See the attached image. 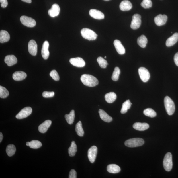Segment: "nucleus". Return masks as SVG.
I'll use <instances>...</instances> for the list:
<instances>
[{
	"mask_svg": "<svg viewBox=\"0 0 178 178\" xmlns=\"http://www.w3.org/2000/svg\"><path fill=\"white\" fill-rule=\"evenodd\" d=\"M81 80L83 85L89 87H95L99 83L97 79L89 74L83 75L81 77Z\"/></svg>",
	"mask_w": 178,
	"mask_h": 178,
	"instance_id": "obj_1",
	"label": "nucleus"
},
{
	"mask_svg": "<svg viewBox=\"0 0 178 178\" xmlns=\"http://www.w3.org/2000/svg\"><path fill=\"white\" fill-rule=\"evenodd\" d=\"M164 104L167 113L169 115H172L174 113L175 107L174 102L169 96L164 98Z\"/></svg>",
	"mask_w": 178,
	"mask_h": 178,
	"instance_id": "obj_2",
	"label": "nucleus"
},
{
	"mask_svg": "<svg viewBox=\"0 0 178 178\" xmlns=\"http://www.w3.org/2000/svg\"><path fill=\"white\" fill-rule=\"evenodd\" d=\"M144 143V140L140 138H131L126 140L125 145L129 148H135L142 146Z\"/></svg>",
	"mask_w": 178,
	"mask_h": 178,
	"instance_id": "obj_3",
	"label": "nucleus"
},
{
	"mask_svg": "<svg viewBox=\"0 0 178 178\" xmlns=\"http://www.w3.org/2000/svg\"><path fill=\"white\" fill-rule=\"evenodd\" d=\"M81 33L83 38L90 41L95 40L97 36V35L93 31L87 28H83Z\"/></svg>",
	"mask_w": 178,
	"mask_h": 178,
	"instance_id": "obj_4",
	"label": "nucleus"
},
{
	"mask_svg": "<svg viewBox=\"0 0 178 178\" xmlns=\"http://www.w3.org/2000/svg\"><path fill=\"white\" fill-rule=\"evenodd\" d=\"M163 166L165 170L167 171H170L173 167L172 155L170 152L165 155L163 161Z\"/></svg>",
	"mask_w": 178,
	"mask_h": 178,
	"instance_id": "obj_5",
	"label": "nucleus"
},
{
	"mask_svg": "<svg viewBox=\"0 0 178 178\" xmlns=\"http://www.w3.org/2000/svg\"><path fill=\"white\" fill-rule=\"evenodd\" d=\"M138 74L141 80L144 82H146L150 78V74L148 70L143 67H141L138 69Z\"/></svg>",
	"mask_w": 178,
	"mask_h": 178,
	"instance_id": "obj_6",
	"label": "nucleus"
},
{
	"mask_svg": "<svg viewBox=\"0 0 178 178\" xmlns=\"http://www.w3.org/2000/svg\"><path fill=\"white\" fill-rule=\"evenodd\" d=\"M20 21L23 25L28 27H34L36 24V21L34 19L25 16L21 17Z\"/></svg>",
	"mask_w": 178,
	"mask_h": 178,
	"instance_id": "obj_7",
	"label": "nucleus"
},
{
	"mask_svg": "<svg viewBox=\"0 0 178 178\" xmlns=\"http://www.w3.org/2000/svg\"><path fill=\"white\" fill-rule=\"evenodd\" d=\"M141 18V17L139 14L133 15L130 26L132 29L136 30L140 28L142 23Z\"/></svg>",
	"mask_w": 178,
	"mask_h": 178,
	"instance_id": "obj_8",
	"label": "nucleus"
},
{
	"mask_svg": "<svg viewBox=\"0 0 178 178\" xmlns=\"http://www.w3.org/2000/svg\"><path fill=\"white\" fill-rule=\"evenodd\" d=\"M32 109L30 107H26L19 112L16 117L18 119H22L27 117L32 114Z\"/></svg>",
	"mask_w": 178,
	"mask_h": 178,
	"instance_id": "obj_9",
	"label": "nucleus"
},
{
	"mask_svg": "<svg viewBox=\"0 0 178 178\" xmlns=\"http://www.w3.org/2000/svg\"><path fill=\"white\" fill-rule=\"evenodd\" d=\"M97 153V148L95 146L91 147L88 151V157L92 163L95 162Z\"/></svg>",
	"mask_w": 178,
	"mask_h": 178,
	"instance_id": "obj_10",
	"label": "nucleus"
},
{
	"mask_svg": "<svg viewBox=\"0 0 178 178\" xmlns=\"http://www.w3.org/2000/svg\"><path fill=\"white\" fill-rule=\"evenodd\" d=\"M69 61L72 65L77 67H84L85 64V61L83 59L80 57L71 58L70 59Z\"/></svg>",
	"mask_w": 178,
	"mask_h": 178,
	"instance_id": "obj_11",
	"label": "nucleus"
},
{
	"mask_svg": "<svg viewBox=\"0 0 178 178\" xmlns=\"http://www.w3.org/2000/svg\"><path fill=\"white\" fill-rule=\"evenodd\" d=\"M28 50L30 54L32 56H36L37 52V46L36 41L30 40L28 44Z\"/></svg>",
	"mask_w": 178,
	"mask_h": 178,
	"instance_id": "obj_12",
	"label": "nucleus"
},
{
	"mask_svg": "<svg viewBox=\"0 0 178 178\" xmlns=\"http://www.w3.org/2000/svg\"><path fill=\"white\" fill-rule=\"evenodd\" d=\"M49 43L48 41H46L44 42L41 50V54L44 59H47L49 56Z\"/></svg>",
	"mask_w": 178,
	"mask_h": 178,
	"instance_id": "obj_13",
	"label": "nucleus"
},
{
	"mask_svg": "<svg viewBox=\"0 0 178 178\" xmlns=\"http://www.w3.org/2000/svg\"><path fill=\"white\" fill-rule=\"evenodd\" d=\"M167 19L168 17L166 15L159 14L155 17L154 21L157 26H161L166 23Z\"/></svg>",
	"mask_w": 178,
	"mask_h": 178,
	"instance_id": "obj_14",
	"label": "nucleus"
},
{
	"mask_svg": "<svg viewBox=\"0 0 178 178\" xmlns=\"http://www.w3.org/2000/svg\"><path fill=\"white\" fill-rule=\"evenodd\" d=\"M90 16L93 18L97 19H102L104 18V15L100 11L94 9L89 11Z\"/></svg>",
	"mask_w": 178,
	"mask_h": 178,
	"instance_id": "obj_15",
	"label": "nucleus"
},
{
	"mask_svg": "<svg viewBox=\"0 0 178 178\" xmlns=\"http://www.w3.org/2000/svg\"><path fill=\"white\" fill-rule=\"evenodd\" d=\"M60 8L56 4L53 5L52 8L48 11V14L50 17H54L58 16L60 13Z\"/></svg>",
	"mask_w": 178,
	"mask_h": 178,
	"instance_id": "obj_16",
	"label": "nucleus"
},
{
	"mask_svg": "<svg viewBox=\"0 0 178 178\" xmlns=\"http://www.w3.org/2000/svg\"><path fill=\"white\" fill-rule=\"evenodd\" d=\"M52 122L50 120L45 121L39 126L38 128L39 131L41 133H46L52 124Z\"/></svg>",
	"mask_w": 178,
	"mask_h": 178,
	"instance_id": "obj_17",
	"label": "nucleus"
},
{
	"mask_svg": "<svg viewBox=\"0 0 178 178\" xmlns=\"http://www.w3.org/2000/svg\"><path fill=\"white\" fill-rule=\"evenodd\" d=\"M114 44L115 46L116 51L119 54L122 55L125 53V48L120 41L118 40H115L114 41Z\"/></svg>",
	"mask_w": 178,
	"mask_h": 178,
	"instance_id": "obj_18",
	"label": "nucleus"
},
{
	"mask_svg": "<svg viewBox=\"0 0 178 178\" xmlns=\"http://www.w3.org/2000/svg\"><path fill=\"white\" fill-rule=\"evenodd\" d=\"M178 41V33H175L173 36L169 37L166 42L167 47H170L174 45Z\"/></svg>",
	"mask_w": 178,
	"mask_h": 178,
	"instance_id": "obj_19",
	"label": "nucleus"
},
{
	"mask_svg": "<svg viewBox=\"0 0 178 178\" xmlns=\"http://www.w3.org/2000/svg\"><path fill=\"white\" fill-rule=\"evenodd\" d=\"M4 61L8 66H11L17 62V60L16 57L13 55L6 56L4 59Z\"/></svg>",
	"mask_w": 178,
	"mask_h": 178,
	"instance_id": "obj_20",
	"label": "nucleus"
},
{
	"mask_svg": "<svg viewBox=\"0 0 178 178\" xmlns=\"http://www.w3.org/2000/svg\"><path fill=\"white\" fill-rule=\"evenodd\" d=\"M149 127V124L146 123L136 122L133 125L134 129L140 131L146 130L148 129Z\"/></svg>",
	"mask_w": 178,
	"mask_h": 178,
	"instance_id": "obj_21",
	"label": "nucleus"
},
{
	"mask_svg": "<svg viewBox=\"0 0 178 178\" xmlns=\"http://www.w3.org/2000/svg\"><path fill=\"white\" fill-rule=\"evenodd\" d=\"M27 76L25 72L17 71L14 73L13 75V78L15 81H21L25 79Z\"/></svg>",
	"mask_w": 178,
	"mask_h": 178,
	"instance_id": "obj_22",
	"label": "nucleus"
},
{
	"mask_svg": "<svg viewBox=\"0 0 178 178\" xmlns=\"http://www.w3.org/2000/svg\"><path fill=\"white\" fill-rule=\"evenodd\" d=\"M132 5L130 1L127 0H125L120 3V9L122 11H128L130 10Z\"/></svg>",
	"mask_w": 178,
	"mask_h": 178,
	"instance_id": "obj_23",
	"label": "nucleus"
},
{
	"mask_svg": "<svg viewBox=\"0 0 178 178\" xmlns=\"http://www.w3.org/2000/svg\"><path fill=\"white\" fill-rule=\"evenodd\" d=\"M10 39V36L6 31L1 30L0 32V42L4 43L7 42Z\"/></svg>",
	"mask_w": 178,
	"mask_h": 178,
	"instance_id": "obj_24",
	"label": "nucleus"
},
{
	"mask_svg": "<svg viewBox=\"0 0 178 178\" xmlns=\"http://www.w3.org/2000/svg\"><path fill=\"white\" fill-rule=\"evenodd\" d=\"M99 114L100 118L104 121L107 122H110L113 120V118L103 110L102 109L99 110Z\"/></svg>",
	"mask_w": 178,
	"mask_h": 178,
	"instance_id": "obj_25",
	"label": "nucleus"
},
{
	"mask_svg": "<svg viewBox=\"0 0 178 178\" xmlns=\"http://www.w3.org/2000/svg\"><path fill=\"white\" fill-rule=\"evenodd\" d=\"M107 170L109 173H116L120 172L121 169L120 167L118 165L112 164L109 165L107 166Z\"/></svg>",
	"mask_w": 178,
	"mask_h": 178,
	"instance_id": "obj_26",
	"label": "nucleus"
},
{
	"mask_svg": "<svg viewBox=\"0 0 178 178\" xmlns=\"http://www.w3.org/2000/svg\"><path fill=\"white\" fill-rule=\"evenodd\" d=\"M105 98L106 102L109 103L114 102L116 98V95L114 92H110L105 94Z\"/></svg>",
	"mask_w": 178,
	"mask_h": 178,
	"instance_id": "obj_27",
	"label": "nucleus"
},
{
	"mask_svg": "<svg viewBox=\"0 0 178 178\" xmlns=\"http://www.w3.org/2000/svg\"><path fill=\"white\" fill-rule=\"evenodd\" d=\"M148 42V39L146 36L144 35H142L141 36L138 37L137 39L138 44L142 48L146 47Z\"/></svg>",
	"mask_w": 178,
	"mask_h": 178,
	"instance_id": "obj_28",
	"label": "nucleus"
},
{
	"mask_svg": "<svg viewBox=\"0 0 178 178\" xmlns=\"http://www.w3.org/2000/svg\"><path fill=\"white\" fill-rule=\"evenodd\" d=\"M65 117L68 124H73L75 118V111L74 110H72L69 114H66Z\"/></svg>",
	"mask_w": 178,
	"mask_h": 178,
	"instance_id": "obj_29",
	"label": "nucleus"
},
{
	"mask_svg": "<svg viewBox=\"0 0 178 178\" xmlns=\"http://www.w3.org/2000/svg\"><path fill=\"white\" fill-rule=\"evenodd\" d=\"M77 151V146L75 142L74 141L72 142L71 146L68 149L69 155L70 157H74L76 154Z\"/></svg>",
	"mask_w": 178,
	"mask_h": 178,
	"instance_id": "obj_30",
	"label": "nucleus"
},
{
	"mask_svg": "<svg viewBox=\"0 0 178 178\" xmlns=\"http://www.w3.org/2000/svg\"><path fill=\"white\" fill-rule=\"evenodd\" d=\"M75 131L77 135L80 137H83L84 134V132L82 124L80 121L76 124Z\"/></svg>",
	"mask_w": 178,
	"mask_h": 178,
	"instance_id": "obj_31",
	"label": "nucleus"
},
{
	"mask_svg": "<svg viewBox=\"0 0 178 178\" xmlns=\"http://www.w3.org/2000/svg\"><path fill=\"white\" fill-rule=\"evenodd\" d=\"M16 147L13 144H9L7 146L6 152L9 157H12L15 154L16 151Z\"/></svg>",
	"mask_w": 178,
	"mask_h": 178,
	"instance_id": "obj_32",
	"label": "nucleus"
},
{
	"mask_svg": "<svg viewBox=\"0 0 178 178\" xmlns=\"http://www.w3.org/2000/svg\"><path fill=\"white\" fill-rule=\"evenodd\" d=\"M132 104L130 101L129 100H126V101L123 103L122 108L121 110V113L122 114L126 113L128 110L130 108Z\"/></svg>",
	"mask_w": 178,
	"mask_h": 178,
	"instance_id": "obj_33",
	"label": "nucleus"
},
{
	"mask_svg": "<svg viewBox=\"0 0 178 178\" xmlns=\"http://www.w3.org/2000/svg\"><path fill=\"white\" fill-rule=\"evenodd\" d=\"M42 146L40 142L38 140H32L30 142L29 146L30 148L37 149L40 148Z\"/></svg>",
	"mask_w": 178,
	"mask_h": 178,
	"instance_id": "obj_34",
	"label": "nucleus"
},
{
	"mask_svg": "<svg viewBox=\"0 0 178 178\" xmlns=\"http://www.w3.org/2000/svg\"><path fill=\"white\" fill-rule=\"evenodd\" d=\"M144 115L151 118L155 117L157 116L156 112L151 108H148L144 110Z\"/></svg>",
	"mask_w": 178,
	"mask_h": 178,
	"instance_id": "obj_35",
	"label": "nucleus"
},
{
	"mask_svg": "<svg viewBox=\"0 0 178 178\" xmlns=\"http://www.w3.org/2000/svg\"><path fill=\"white\" fill-rule=\"evenodd\" d=\"M9 95V92L5 87L0 86V97L5 98L7 97Z\"/></svg>",
	"mask_w": 178,
	"mask_h": 178,
	"instance_id": "obj_36",
	"label": "nucleus"
},
{
	"mask_svg": "<svg viewBox=\"0 0 178 178\" xmlns=\"http://www.w3.org/2000/svg\"><path fill=\"white\" fill-rule=\"evenodd\" d=\"M120 73V71L119 68L118 67H115L112 75V80L115 81H118Z\"/></svg>",
	"mask_w": 178,
	"mask_h": 178,
	"instance_id": "obj_37",
	"label": "nucleus"
},
{
	"mask_svg": "<svg viewBox=\"0 0 178 178\" xmlns=\"http://www.w3.org/2000/svg\"><path fill=\"white\" fill-rule=\"evenodd\" d=\"M97 61L100 67L103 69L106 68L108 65L107 61L101 57H99L97 59Z\"/></svg>",
	"mask_w": 178,
	"mask_h": 178,
	"instance_id": "obj_38",
	"label": "nucleus"
},
{
	"mask_svg": "<svg viewBox=\"0 0 178 178\" xmlns=\"http://www.w3.org/2000/svg\"><path fill=\"white\" fill-rule=\"evenodd\" d=\"M141 5L142 7L145 9L150 8L152 6V2L151 0H143Z\"/></svg>",
	"mask_w": 178,
	"mask_h": 178,
	"instance_id": "obj_39",
	"label": "nucleus"
},
{
	"mask_svg": "<svg viewBox=\"0 0 178 178\" xmlns=\"http://www.w3.org/2000/svg\"><path fill=\"white\" fill-rule=\"evenodd\" d=\"M50 75L55 81H58L60 79L58 73L55 70H52L50 72Z\"/></svg>",
	"mask_w": 178,
	"mask_h": 178,
	"instance_id": "obj_40",
	"label": "nucleus"
},
{
	"mask_svg": "<svg viewBox=\"0 0 178 178\" xmlns=\"http://www.w3.org/2000/svg\"><path fill=\"white\" fill-rule=\"evenodd\" d=\"M54 95V92L44 91L42 94V95L44 97L48 98L52 97Z\"/></svg>",
	"mask_w": 178,
	"mask_h": 178,
	"instance_id": "obj_41",
	"label": "nucleus"
},
{
	"mask_svg": "<svg viewBox=\"0 0 178 178\" xmlns=\"http://www.w3.org/2000/svg\"><path fill=\"white\" fill-rule=\"evenodd\" d=\"M69 178H77V173L75 170L74 169H72L70 171L69 175Z\"/></svg>",
	"mask_w": 178,
	"mask_h": 178,
	"instance_id": "obj_42",
	"label": "nucleus"
},
{
	"mask_svg": "<svg viewBox=\"0 0 178 178\" xmlns=\"http://www.w3.org/2000/svg\"><path fill=\"white\" fill-rule=\"evenodd\" d=\"M2 7L5 8L7 6L8 3L7 0H0Z\"/></svg>",
	"mask_w": 178,
	"mask_h": 178,
	"instance_id": "obj_43",
	"label": "nucleus"
},
{
	"mask_svg": "<svg viewBox=\"0 0 178 178\" xmlns=\"http://www.w3.org/2000/svg\"><path fill=\"white\" fill-rule=\"evenodd\" d=\"M174 60L175 64L178 66V52L175 54Z\"/></svg>",
	"mask_w": 178,
	"mask_h": 178,
	"instance_id": "obj_44",
	"label": "nucleus"
},
{
	"mask_svg": "<svg viewBox=\"0 0 178 178\" xmlns=\"http://www.w3.org/2000/svg\"><path fill=\"white\" fill-rule=\"evenodd\" d=\"M3 136L1 132L0 133V142H1L3 140Z\"/></svg>",
	"mask_w": 178,
	"mask_h": 178,
	"instance_id": "obj_45",
	"label": "nucleus"
},
{
	"mask_svg": "<svg viewBox=\"0 0 178 178\" xmlns=\"http://www.w3.org/2000/svg\"><path fill=\"white\" fill-rule=\"evenodd\" d=\"M21 1L28 3H32V0H21Z\"/></svg>",
	"mask_w": 178,
	"mask_h": 178,
	"instance_id": "obj_46",
	"label": "nucleus"
},
{
	"mask_svg": "<svg viewBox=\"0 0 178 178\" xmlns=\"http://www.w3.org/2000/svg\"><path fill=\"white\" fill-rule=\"evenodd\" d=\"M30 144V142H27L26 143V146H29Z\"/></svg>",
	"mask_w": 178,
	"mask_h": 178,
	"instance_id": "obj_47",
	"label": "nucleus"
},
{
	"mask_svg": "<svg viewBox=\"0 0 178 178\" xmlns=\"http://www.w3.org/2000/svg\"><path fill=\"white\" fill-rule=\"evenodd\" d=\"M104 1H110V0H104Z\"/></svg>",
	"mask_w": 178,
	"mask_h": 178,
	"instance_id": "obj_48",
	"label": "nucleus"
},
{
	"mask_svg": "<svg viewBox=\"0 0 178 178\" xmlns=\"http://www.w3.org/2000/svg\"><path fill=\"white\" fill-rule=\"evenodd\" d=\"M105 58H106V56H105Z\"/></svg>",
	"mask_w": 178,
	"mask_h": 178,
	"instance_id": "obj_49",
	"label": "nucleus"
}]
</instances>
